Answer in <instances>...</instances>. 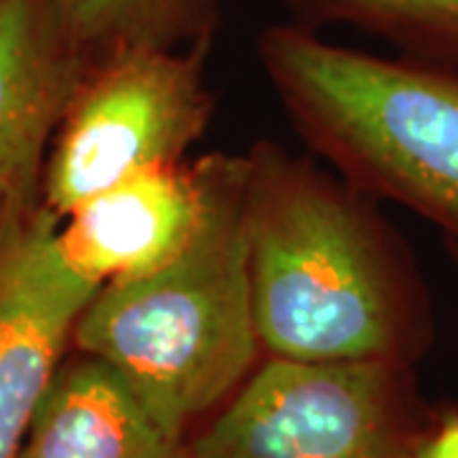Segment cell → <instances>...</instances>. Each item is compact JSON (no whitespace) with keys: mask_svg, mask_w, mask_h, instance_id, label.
Here are the masks:
<instances>
[{"mask_svg":"<svg viewBox=\"0 0 458 458\" xmlns=\"http://www.w3.org/2000/svg\"><path fill=\"white\" fill-rule=\"evenodd\" d=\"M201 212L153 270L99 288L72 349L110 364L165 426L191 436L262 361L245 232V153L191 164Z\"/></svg>","mask_w":458,"mask_h":458,"instance_id":"7a4b0ae2","label":"cell"},{"mask_svg":"<svg viewBox=\"0 0 458 458\" xmlns=\"http://www.w3.org/2000/svg\"><path fill=\"white\" fill-rule=\"evenodd\" d=\"M207 54L135 44L89 64L41 174V201L56 219L132 176L186 165L212 120Z\"/></svg>","mask_w":458,"mask_h":458,"instance_id":"5b68a950","label":"cell"},{"mask_svg":"<svg viewBox=\"0 0 458 458\" xmlns=\"http://www.w3.org/2000/svg\"><path fill=\"white\" fill-rule=\"evenodd\" d=\"M72 44L89 62L120 47H212L219 0H54Z\"/></svg>","mask_w":458,"mask_h":458,"instance_id":"30bf717a","label":"cell"},{"mask_svg":"<svg viewBox=\"0 0 458 458\" xmlns=\"http://www.w3.org/2000/svg\"><path fill=\"white\" fill-rule=\"evenodd\" d=\"M245 164L262 357L412 367L430 344V303L375 199L276 143L250 148Z\"/></svg>","mask_w":458,"mask_h":458,"instance_id":"6da1fadb","label":"cell"},{"mask_svg":"<svg viewBox=\"0 0 458 458\" xmlns=\"http://www.w3.org/2000/svg\"><path fill=\"white\" fill-rule=\"evenodd\" d=\"M186 441L110 364L72 349L16 458H186Z\"/></svg>","mask_w":458,"mask_h":458,"instance_id":"9c48e42d","label":"cell"},{"mask_svg":"<svg viewBox=\"0 0 458 458\" xmlns=\"http://www.w3.org/2000/svg\"><path fill=\"white\" fill-rule=\"evenodd\" d=\"M415 458H458V412H445L428 426Z\"/></svg>","mask_w":458,"mask_h":458,"instance_id":"7c38bea8","label":"cell"},{"mask_svg":"<svg viewBox=\"0 0 458 458\" xmlns=\"http://www.w3.org/2000/svg\"><path fill=\"white\" fill-rule=\"evenodd\" d=\"M428 426L412 367L262 357L186 458H415Z\"/></svg>","mask_w":458,"mask_h":458,"instance_id":"277c9868","label":"cell"},{"mask_svg":"<svg viewBox=\"0 0 458 458\" xmlns=\"http://www.w3.org/2000/svg\"><path fill=\"white\" fill-rule=\"evenodd\" d=\"M258 59L301 140L364 197L430 222L458 255V77L280 23Z\"/></svg>","mask_w":458,"mask_h":458,"instance_id":"3957f363","label":"cell"},{"mask_svg":"<svg viewBox=\"0 0 458 458\" xmlns=\"http://www.w3.org/2000/svg\"><path fill=\"white\" fill-rule=\"evenodd\" d=\"M89 59L54 0H0V207L41 191V174Z\"/></svg>","mask_w":458,"mask_h":458,"instance_id":"52a82bcc","label":"cell"},{"mask_svg":"<svg viewBox=\"0 0 458 458\" xmlns=\"http://www.w3.org/2000/svg\"><path fill=\"white\" fill-rule=\"evenodd\" d=\"M41 191L0 207V458H16L99 285L64 260Z\"/></svg>","mask_w":458,"mask_h":458,"instance_id":"8992f818","label":"cell"},{"mask_svg":"<svg viewBox=\"0 0 458 458\" xmlns=\"http://www.w3.org/2000/svg\"><path fill=\"white\" fill-rule=\"evenodd\" d=\"M201 212L191 165L158 168L87 199L59 219L64 260L95 285L132 278L168 260Z\"/></svg>","mask_w":458,"mask_h":458,"instance_id":"ba28073f","label":"cell"},{"mask_svg":"<svg viewBox=\"0 0 458 458\" xmlns=\"http://www.w3.org/2000/svg\"><path fill=\"white\" fill-rule=\"evenodd\" d=\"M298 26H349L458 77V0H283Z\"/></svg>","mask_w":458,"mask_h":458,"instance_id":"8fae6325","label":"cell"}]
</instances>
